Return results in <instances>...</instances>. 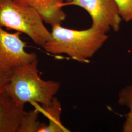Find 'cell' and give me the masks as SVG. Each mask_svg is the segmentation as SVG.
<instances>
[{
	"label": "cell",
	"mask_w": 132,
	"mask_h": 132,
	"mask_svg": "<svg viewBox=\"0 0 132 132\" xmlns=\"http://www.w3.org/2000/svg\"><path fill=\"white\" fill-rule=\"evenodd\" d=\"M108 38L107 33L92 26L78 30L57 24L52 27L51 38L42 47L50 54H65L76 61L86 62L103 46Z\"/></svg>",
	"instance_id": "6da1fadb"
},
{
	"label": "cell",
	"mask_w": 132,
	"mask_h": 132,
	"mask_svg": "<svg viewBox=\"0 0 132 132\" xmlns=\"http://www.w3.org/2000/svg\"><path fill=\"white\" fill-rule=\"evenodd\" d=\"M38 59L14 70L5 92L19 106L27 103L50 104L60 88L52 80H44L39 74Z\"/></svg>",
	"instance_id": "7a4b0ae2"
},
{
	"label": "cell",
	"mask_w": 132,
	"mask_h": 132,
	"mask_svg": "<svg viewBox=\"0 0 132 132\" xmlns=\"http://www.w3.org/2000/svg\"><path fill=\"white\" fill-rule=\"evenodd\" d=\"M0 27L24 33L41 47L51 38L38 12L14 0H0Z\"/></svg>",
	"instance_id": "3957f363"
},
{
	"label": "cell",
	"mask_w": 132,
	"mask_h": 132,
	"mask_svg": "<svg viewBox=\"0 0 132 132\" xmlns=\"http://www.w3.org/2000/svg\"><path fill=\"white\" fill-rule=\"evenodd\" d=\"M79 6L90 14L92 27L107 33L110 29L115 32L119 30L122 20L114 0H72L65 2L62 7Z\"/></svg>",
	"instance_id": "277c9868"
},
{
	"label": "cell",
	"mask_w": 132,
	"mask_h": 132,
	"mask_svg": "<svg viewBox=\"0 0 132 132\" xmlns=\"http://www.w3.org/2000/svg\"><path fill=\"white\" fill-rule=\"evenodd\" d=\"M21 32L10 33L0 27V67L13 71L37 59V55L25 50L27 43L20 38Z\"/></svg>",
	"instance_id": "5b68a950"
},
{
	"label": "cell",
	"mask_w": 132,
	"mask_h": 132,
	"mask_svg": "<svg viewBox=\"0 0 132 132\" xmlns=\"http://www.w3.org/2000/svg\"><path fill=\"white\" fill-rule=\"evenodd\" d=\"M26 112L5 91L0 93V132H18Z\"/></svg>",
	"instance_id": "8992f818"
},
{
	"label": "cell",
	"mask_w": 132,
	"mask_h": 132,
	"mask_svg": "<svg viewBox=\"0 0 132 132\" xmlns=\"http://www.w3.org/2000/svg\"><path fill=\"white\" fill-rule=\"evenodd\" d=\"M20 4L30 6L35 10L44 22L52 27L61 24L67 15L62 10L65 0H14Z\"/></svg>",
	"instance_id": "52a82bcc"
},
{
	"label": "cell",
	"mask_w": 132,
	"mask_h": 132,
	"mask_svg": "<svg viewBox=\"0 0 132 132\" xmlns=\"http://www.w3.org/2000/svg\"><path fill=\"white\" fill-rule=\"evenodd\" d=\"M35 108L38 109L40 112L44 113L49 121V124L45 126L41 132H69L61 122V106L56 97H54L48 105H41V106Z\"/></svg>",
	"instance_id": "ba28073f"
},
{
	"label": "cell",
	"mask_w": 132,
	"mask_h": 132,
	"mask_svg": "<svg viewBox=\"0 0 132 132\" xmlns=\"http://www.w3.org/2000/svg\"><path fill=\"white\" fill-rule=\"evenodd\" d=\"M39 113L36 108L27 112L22 118L18 132H41L47 124L38 121Z\"/></svg>",
	"instance_id": "9c48e42d"
},
{
	"label": "cell",
	"mask_w": 132,
	"mask_h": 132,
	"mask_svg": "<svg viewBox=\"0 0 132 132\" xmlns=\"http://www.w3.org/2000/svg\"><path fill=\"white\" fill-rule=\"evenodd\" d=\"M118 104L129 109V112L126 118H132V84L123 88L118 94Z\"/></svg>",
	"instance_id": "30bf717a"
},
{
	"label": "cell",
	"mask_w": 132,
	"mask_h": 132,
	"mask_svg": "<svg viewBox=\"0 0 132 132\" xmlns=\"http://www.w3.org/2000/svg\"><path fill=\"white\" fill-rule=\"evenodd\" d=\"M118 6L119 13L125 22L132 21V0H114Z\"/></svg>",
	"instance_id": "8fae6325"
},
{
	"label": "cell",
	"mask_w": 132,
	"mask_h": 132,
	"mask_svg": "<svg viewBox=\"0 0 132 132\" xmlns=\"http://www.w3.org/2000/svg\"><path fill=\"white\" fill-rule=\"evenodd\" d=\"M13 71L5 69L0 67V93L5 90L10 82Z\"/></svg>",
	"instance_id": "7c38bea8"
},
{
	"label": "cell",
	"mask_w": 132,
	"mask_h": 132,
	"mask_svg": "<svg viewBox=\"0 0 132 132\" xmlns=\"http://www.w3.org/2000/svg\"><path fill=\"white\" fill-rule=\"evenodd\" d=\"M123 131L126 132H132V118H126L123 125Z\"/></svg>",
	"instance_id": "4fadbf2b"
},
{
	"label": "cell",
	"mask_w": 132,
	"mask_h": 132,
	"mask_svg": "<svg viewBox=\"0 0 132 132\" xmlns=\"http://www.w3.org/2000/svg\"><path fill=\"white\" fill-rule=\"evenodd\" d=\"M72 1V0H67V2H70V1Z\"/></svg>",
	"instance_id": "5bb4252c"
}]
</instances>
